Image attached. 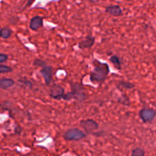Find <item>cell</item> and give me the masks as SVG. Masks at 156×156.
Instances as JSON below:
<instances>
[{"label":"cell","instance_id":"cell-14","mask_svg":"<svg viewBox=\"0 0 156 156\" xmlns=\"http://www.w3.org/2000/svg\"><path fill=\"white\" fill-rule=\"evenodd\" d=\"M144 151L140 147L134 149L131 153V156H144Z\"/></svg>","mask_w":156,"mask_h":156},{"label":"cell","instance_id":"cell-18","mask_svg":"<svg viewBox=\"0 0 156 156\" xmlns=\"http://www.w3.org/2000/svg\"><path fill=\"white\" fill-rule=\"evenodd\" d=\"M7 58H8L7 55L5 54H0V63L4 62L7 60Z\"/></svg>","mask_w":156,"mask_h":156},{"label":"cell","instance_id":"cell-8","mask_svg":"<svg viewBox=\"0 0 156 156\" xmlns=\"http://www.w3.org/2000/svg\"><path fill=\"white\" fill-rule=\"evenodd\" d=\"M105 11L106 13L114 16H119L123 15L122 10L118 5H108L105 7Z\"/></svg>","mask_w":156,"mask_h":156},{"label":"cell","instance_id":"cell-5","mask_svg":"<svg viewBox=\"0 0 156 156\" xmlns=\"http://www.w3.org/2000/svg\"><path fill=\"white\" fill-rule=\"evenodd\" d=\"M80 126L85 130L87 133H91L98 129V124L91 119L82 120L80 122Z\"/></svg>","mask_w":156,"mask_h":156},{"label":"cell","instance_id":"cell-16","mask_svg":"<svg viewBox=\"0 0 156 156\" xmlns=\"http://www.w3.org/2000/svg\"><path fill=\"white\" fill-rule=\"evenodd\" d=\"M12 70H13V69L9 66L0 65V74L9 73V72L12 71Z\"/></svg>","mask_w":156,"mask_h":156},{"label":"cell","instance_id":"cell-10","mask_svg":"<svg viewBox=\"0 0 156 156\" xmlns=\"http://www.w3.org/2000/svg\"><path fill=\"white\" fill-rule=\"evenodd\" d=\"M43 18L40 16H35L31 18L29 26L32 30H37L41 26H43Z\"/></svg>","mask_w":156,"mask_h":156},{"label":"cell","instance_id":"cell-13","mask_svg":"<svg viewBox=\"0 0 156 156\" xmlns=\"http://www.w3.org/2000/svg\"><path fill=\"white\" fill-rule=\"evenodd\" d=\"M12 32V31L10 28L7 27H2L0 29V37L7 39L11 36Z\"/></svg>","mask_w":156,"mask_h":156},{"label":"cell","instance_id":"cell-3","mask_svg":"<svg viewBox=\"0 0 156 156\" xmlns=\"http://www.w3.org/2000/svg\"><path fill=\"white\" fill-rule=\"evenodd\" d=\"M86 136V133L77 128H72L66 130L63 137L69 141H79Z\"/></svg>","mask_w":156,"mask_h":156},{"label":"cell","instance_id":"cell-15","mask_svg":"<svg viewBox=\"0 0 156 156\" xmlns=\"http://www.w3.org/2000/svg\"><path fill=\"white\" fill-rule=\"evenodd\" d=\"M119 84L121 87H122L126 89H131L135 87V85L133 83L129 82H126V81H121L120 82Z\"/></svg>","mask_w":156,"mask_h":156},{"label":"cell","instance_id":"cell-19","mask_svg":"<svg viewBox=\"0 0 156 156\" xmlns=\"http://www.w3.org/2000/svg\"><path fill=\"white\" fill-rule=\"evenodd\" d=\"M35 0H27V2L26 4V7H29L30 6L32 5V4L35 1Z\"/></svg>","mask_w":156,"mask_h":156},{"label":"cell","instance_id":"cell-7","mask_svg":"<svg viewBox=\"0 0 156 156\" xmlns=\"http://www.w3.org/2000/svg\"><path fill=\"white\" fill-rule=\"evenodd\" d=\"M64 95V89L60 85H54L50 90V96L55 99H60Z\"/></svg>","mask_w":156,"mask_h":156},{"label":"cell","instance_id":"cell-9","mask_svg":"<svg viewBox=\"0 0 156 156\" xmlns=\"http://www.w3.org/2000/svg\"><path fill=\"white\" fill-rule=\"evenodd\" d=\"M40 73L43 76L46 83L49 85L52 79V68L50 66H44L43 68L41 69Z\"/></svg>","mask_w":156,"mask_h":156},{"label":"cell","instance_id":"cell-6","mask_svg":"<svg viewBox=\"0 0 156 156\" xmlns=\"http://www.w3.org/2000/svg\"><path fill=\"white\" fill-rule=\"evenodd\" d=\"M95 42V37L88 35L85 37L83 40L80 41L78 43V47L80 49L91 48L94 44Z\"/></svg>","mask_w":156,"mask_h":156},{"label":"cell","instance_id":"cell-20","mask_svg":"<svg viewBox=\"0 0 156 156\" xmlns=\"http://www.w3.org/2000/svg\"><path fill=\"white\" fill-rule=\"evenodd\" d=\"M88 1L91 3H98L100 1V0H88Z\"/></svg>","mask_w":156,"mask_h":156},{"label":"cell","instance_id":"cell-11","mask_svg":"<svg viewBox=\"0 0 156 156\" xmlns=\"http://www.w3.org/2000/svg\"><path fill=\"white\" fill-rule=\"evenodd\" d=\"M14 84V80L10 78H2L0 79V88L1 89H7Z\"/></svg>","mask_w":156,"mask_h":156},{"label":"cell","instance_id":"cell-17","mask_svg":"<svg viewBox=\"0 0 156 156\" xmlns=\"http://www.w3.org/2000/svg\"><path fill=\"white\" fill-rule=\"evenodd\" d=\"M34 64L36 66H44L45 65V62L40 59H35L34 62Z\"/></svg>","mask_w":156,"mask_h":156},{"label":"cell","instance_id":"cell-2","mask_svg":"<svg viewBox=\"0 0 156 156\" xmlns=\"http://www.w3.org/2000/svg\"><path fill=\"white\" fill-rule=\"evenodd\" d=\"M71 92H69L63 96L62 99L65 100H70L71 99H75L77 101H84L86 99L85 94L83 91V88L81 85L78 83H74L71 85Z\"/></svg>","mask_w":156,"mask_h":156},{"label":"cell","instance_id":"cell-12","mask_svg":"<svg viewBox=\"0 0 156 156\" xmlns=\"http://www.w3.org/2000/svg\"><path fill=\"white\" fill-rule=\"evenodd\" d=\"M110 62L113 65V66L117 69H121V64L119 60V58L117 55H112L109 58Z\"/></svg>","mask_w":156,"mask_h":156},{"label":"cell","instance_id":"cell-4","mask_svg":"<svg viewBox=\"0 0 156 156\" xmlns=\"http://www.w3.org/2000/svg\"><path fill=\"white\" fill-rule=\"evenodd\" d=\"M156 116V111L152 108H142L139 112V116L144 122L152 121Z\"/></svg>","mask_w":156,"mask_h":156},{"label":"cell","instance_id":"cell-1","mask_svg":"<svg viewBox=\"0 0 156 156\" xmlns=\"http://www.w3.org/2000/svg\"><path fill=\"white\" fill-rule=\"evenodd\" d=\"M93 63L94 69L90 73V80L96 83L104 82L109 73L108 65L106 63H102L97 60H94Z\"/></svg>","mask_w":156,"mask_h":156}]
</instances>
